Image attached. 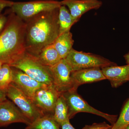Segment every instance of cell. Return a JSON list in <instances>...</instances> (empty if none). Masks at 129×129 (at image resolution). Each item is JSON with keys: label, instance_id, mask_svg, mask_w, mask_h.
<instances>
[{"label": "cell", "instance_id": "cell-28", "mask_svg": "<svg viewBox=\"0 0 129 129\" xmlns=\"http://www.w3.org/2000/svg\"><path fill=\"white\" fill-rule=\"evenodd\" d=\"M4 64V63L3 62H2L1 61H0V68H1V67H2V66L3 64Z\"/></svg>", "mask_w": 129, "mask_h": 129}, {"label": "cell", "instance_id": "cell-24", "mask_svg": "<svg viewBox=\"0 0 129 129\" xmlns=\"http://www.w3.org/2000/svg\"><path fill=\"white\" fill-rule=\"evenodd\" d=\"M7 20V17L4 14H0V34L4 29Z\"/></svg>", "mask_w": 129, "mask_h": 129}, {"label": "cell", "instance_id": "cell-10", "mask_svg": "<svg viewBox=\"0 0 129 129\" xmlns=\"http://www.w3.org/2000/svg\"><path fill=\"white\" fill-rule=\"evenodd\" d=\"M15 123L28 125L31 122L12 101L7 99L0 102V127Z\"/></svg>", "mask_w": 129, "mask_h": 129}, {"label": "cell", "instance_id": "cell-25", "mask_svg": "<svg viewBox=\"0 0 129 129\" xmlns=\"http://www.w3.org/2000/svg\"><path fill=\"white\" fill-rule=\"evenodd\" d=\"M62 129H76L75 128L70 122V119L63 123L61 126Z\"/></svg>", "mask_w": 129, "mask_h": 129}, {"label": "cell", "instance_id": "cell-22", "mask_svg": "<svg viewBox=\"0 0 129 129\" xmlns=\"http://www.w3.org/2000/svg\"><path fill=\"white\" fill-rule=\"evenodd\" d=\"M112 125H110L106 122L94 123L91 125H86L82 129H112Z\"/></svg>", "mask_w": 129, "mask_h": 129}, {"label": "cell", "instance_id": "cell-1", "mask_svg": "<svg viewBox=\"0 0 129 129\" xmlns=\"http://www.w3.org/2000/svg\"><path fill=\"white\" fill-rule=\"evenodd\" d=\"M59 8L42 12L25 21L26 52L37 56L59 36Z\"/></svg>", "mask_w": 129, "mask_h": 129}, {"label": "cell", "instance_id": "cell-30", "mask_svg": "<svg viewBox=\"0 0 129 129\" xmlns=\"http://www.w3.org/2000/svg\"></svg>", "mask_w": 129, "mask_h": 129}, {"label": "cell", "instance_id": "cell-13", "mask_svg": "<svg viewBox=\"0 0 129 129\" xmlns=\"http://www.w3.org/2000/svg\"><path fill=\"white\" fill-rule=\"evenodd\" d=\"M106 79L108 80L113 88H117L129 81V65H117L101 68Z\"/></svg>", "mask_w": 129, "mask_h": 129}, {"label": "cell", "instance_id": "cell-14", "mask_svg": "<svg viewBox=\"0 0 129 129\" xmlns=\"http://www.w3.org/2000/svg\"><path fill=\"white\" fill-rule=\"evenodd\" d=\"M72 76L75 89L84 84L91 83L106 79L100 68H89L72 72Z\"/></svg>", "mask_w": 129, "mask_h": 129}, {"label": "cell", "instance_id": "cell-29", "mask_svg": "<svg viewBox=\"0 0 129 129\" xmlns=\"http://www.w3.org/2000/svg\"><path fill=\"white\" fill-rule=\"evenodd\" d=\"M125 129H129V124L127 126V127H126V128H125Z\"/></svg>", "mask_w": 129, "mask_h": 129}, {"label": "cell", "instance_id": "cell-20", "mask_svg": "<svg viewBox=\"0 0 129 129\" xmlns=\"http://www.w3.org/2000/svg\"><path fill=\"white\" fill-rule=\"evenodd\" d=\"M12 82V67L9 64L4 63L0 68V88L6 90Z\"/></svg>", "mask_w": 129, "mask_h": 129}, {"label": "cell", "instance_id": "cell-18", "mask_svg": "<svg viewBox=\"0 0 129 129\" xmlns=\"http://www.w3.org/2000/svg\"><path fill=\"white\" fill-rule=\"evenodd\" d=\"M58 21L59 35L70 31L72 26L77 22L73 18L66 6L62 5L59 8Z\"/></svg>", "mask_w": 129, "mask_h": 129}, {"label": "cell", "instance_id": "cell-27", "mask_svg": "<svg viewBox=\"0 0 129 129\" xmlns=\"http://www.w3.org/2000/svg\"><path fill=\"white\" fill-rule=\"evenodd\" d=\"M125 60L127 64L129 65V51L124 56Z\"/></svg>", "mask_w": 129, "mask_h": 129}, {"label": "cell", "instance_id": "cell-4", "mask_svg": "<svg viewBox=\"0 0 129 129\" xmlns=\"http://www.w3.org/2000/svg\"><path fill=\"white\" fill-rule=\"evenodd\" d=\"M72 72L93 68H103L116 65L115 63L101 56L79 51L72 48L64 58Z\"/></svg>", "mask_w": 129, "mask_h": 129}, {"label": "cell", "instance_id": "cell-26", "mask_svg": "<svg viewBox=\"0 0 129 129\" xmlns=\"http://www.w3.org/2000/svg\"><path fill=\"white\" fill-rule=\"evenodd\" d=\"M6 90L0 88V102L2 101L7 99Z\"/></svg>", "mask_w": 129, "mask_h": 129}, {"label": "cell", "instance_id": "cell-3", "mask_svg": "<svg viewBox=\"0 0 129 129\" xmlns=\"http://www.w3.org/2000/svg\"><path fill=\"white\" fill-rule=\"evenodd\" d=\"M9 65L22 70L37 81L46 84H53L50 67L43 64L37 57L27 52Z\"/></svg>", "mask_w": 129, "mask_h": 129}, {"label": "cell", "instance_id": "cell-19", "mask_svg": "<svg viewBox=\"0 0 129 129\" xmlns=\"http://www.w3.org/2000/svg\"><path fill=\"white\" fill-rule=\"evenodd\" d=\"M53 115H45L27 125L25 129H60Z\"/></svg>", "mask_w": 129, "mask_h": 129}, {"label": "cell", "instance_id": "cell-8", "mask_svg": "<svg viewBox=\"0 0 129 129\" xmlns=\"http://www.w3.org/2000/svg\"><path fill=\"white\" fill-rule=\"evenodd\" d=\"M61 94L53 84H45L37 90L32 100L45 115H53L56 103Z\"/></svg>", "mask_w": 129, "mask_h": 129}, {"label": "cell", "instance_id": "cell-9", "mask_svg": "<svg viewBox=\"0 0 129 129\" xmlns=\"http://www.w3.org/2000/svg\"><path fill=\"white\" fill-rule=\"evenodd\" d=\"M53 84L60 93L75 89L72 76V72L64 59L50 67Z\"/></svg>", "mask_w": 129, "mask_h": 129}, {"label": "cell", "instance_id": "cell-23", "mask_svg": "<svg viewBox=\"0 0 129 129\" xmlns=\"http://www.w3.org/2000/svg\"><path fill=\"white\" fill-rule=\"evenodd\" d=\"M14 2L8 0H0V13L5 8L11 7Z\"/></svg>", "mask_w": 129, "mask_h": 129}, {"label": "cell", "instance_id": "cell-17", "mask_svg": "<svg viewBox=\"0 0 129 129\" xmlns=\"http://www.w3.org/2000/svg\"><path fill=\"white\" fill-rule=\"evenodd\" d=\"M53 117L60 125V127L64 122L70 119L68 104L66 99L62 93L56 103Z\"/></svg>", "mask_w": 129, "mask_h": 129}, {"label": "cell", "instance_id": "cell-21", "mask_svg": "<svg viewBox=\"0 0 129 129\" xmlns=\"http://www.w3.org/2000/svg\"><path fill=\"white\" fill-rule=\"evenodd\" d=\"M129 124V98L123 107L120 115L112 129H125Z\"/></svg>", "mask_w": 129, "mask_h": 129}, {"label": "cell", "instance_id": "cell-11", "mask_svg": "<svg viewBox=\"0 0 129 129\" xmlns=\"http://www.w3.org/2000/svg\"><path fill=\"white\" fill-rule=\"evenodd\" d=\"M12 68V83L32 100L37 90L46 84L37 81L18 69Z\"/></svg>", "mask_w": 129, "mask_h": 129}, {"label": "cell", "instance_id": "cell-6", "mask_svg": "<svg viewBox=\"0 0 129 129\" xmlns=\"http://www.w3.org/2000/svg\"><path fill=\"white\" fill-rule=\"evenodd\" d=\"M66 99L68 107L69 119L79 113H89L104 118L113 125L117 119V115L102 112L90 106L78 94L77 90H70L62 93Z\"/></svg>", "mask_w": 129, "mask_h": 129}, {"label": "cell", "instance_id": "cell-16", "mask_svg": "<svg viewBox=\"0 0 129 129\" xmlns=\"http://www.w3.org/2000/svg\"><path fill=\"white\" fill-rule=\"evenodd\" d=\"M36 57L42 63L50 67L54 66L62 59L53 44L49 45L42 49Z\"/></svg>", "mask_w": 129, "mask_h": 129}, {"label": "cell", "instance_id": "cell-7", "mask_svg": "<svg viewBox=\"0 0 129 129\" xmlns=\"http://www.w3.org/2000/svg\"><path fill=\"white\" fill-rule=\"evenodd\" d=\"M6 92L7 97L18 108L31 122L45 115L36 106L32 99L12 83L6 89Z\"/></svg>", "mask_w": 129, "mask_h": 129}, {"label": "cell", "instance_id": "cell-5", "mask_svg": "<svg viewBox=\"0 0 129 129\" xmlns=\"http://www.w3.org/2000/svg\"><path fill=\"white\" fill-rule=\"evenodd\" d=\"M61 6V1L55 0L14 2L11 11L25 22L42 12L58 8Z\"/></svg>", "mask_w": 129, "mask_h": 129}, {"label": "cell", "instance_id": "cell-12", "mask_svg": "<svg viewBox=\"0 0 129 129\" xmlns=\"http://www.w3.org/2000/svg\"><path fill=\"white\" fill-rule=\"evenodd\" d=\"M62 5L67 6L73 18L78 22L82 15L92 9H97L102 5L99 0H63Z\"/></svg>", "mask_w": 129, "mask_h": 129}, {"label": "cell", "instance_id": "cell-2", "mask_svg": "<svg viewBox=\"0 0 129 129\" xmlns=\"http://www.w3.org/2000/svg\"><path fill=\"white\" fill-rule=\"evenodd\" d=\"M6 24L0 34V61L9 65L26 52L25 22L10 12Z\"/></svg>", "mask_w": 129, "mask_h": 129}, {"label": "cell", "instance_id": "cell-15", "mask_svg": "<svg viewBox=\"0 0 129 129\" xmlns=\"http://www.w3.org/2000/svg\"><path fill=\"white\" fill-rule=\"evenodd\" d=\"M74 43L73 35L69 31L60 35L53 45L62 59H64L73 48Z\"/></svg>", "mask_w": 129, "mask_h": 129}]
</instances>
